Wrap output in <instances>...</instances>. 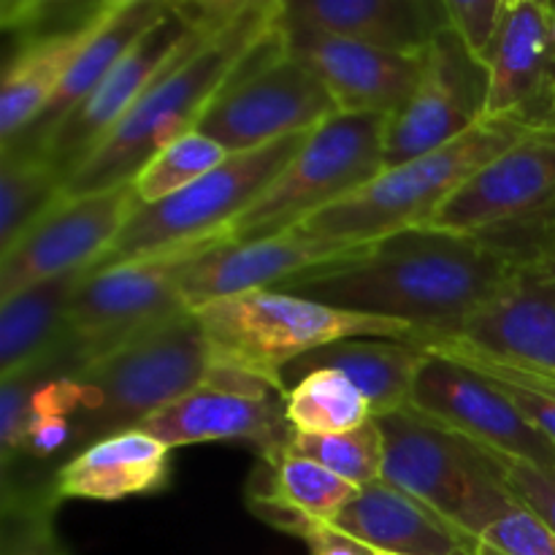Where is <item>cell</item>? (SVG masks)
Instances as JSON below:
<instances>
[{
	"label": "cell",
	"instance_id": "8992f818",
	"mask_svg": "<svg viewBox=\"0 0 555 555\" xmlns=\"http://www.w3.org/2000/svg\"><path fill=\"white\" fill-rule=\"evenodd\" d=\"M529 133L534 130L515 119H480L461 139L415 160L385 168L374 182L352 193L350 198L304 220L298 231L336 242L372 244L390 233L428 225L472 173Z\"/></svg>",
	"mask_w": 555,
	"mask_h": 555
},
{
	"label": "cell",
	"instance_id": "83f0119b",
	"mask_svg": "<svg viewBox=\"0 0 555 555\" xmlns=\"http://www.w3.org/2000/svg\"><path fill=\"white\" fill-rule=\"evenodd\" d=\"M356 493L358 488L352 482L287 448L274 459H260L247 488V504L258 518L293 513L331 524L356 499Z\"/></svg>",
	"mask_w": 555,
	"mask_h": 555
},
{
	"label": "cell",
	"instance_id": "ab89813d",
	"mask_svg": "<svg viewBox=\"0 0 555 555\" xmlns=\"http://www.w3.org/2000/svg\"><path fill=\"white\" fill-rule=\"evenodd\" d=\"M477 369V366H475ZM477 372L488 374L504 393L513 399V404L545 434L547 439L555 444V396L545 393V390L534 388V385H526L520 379L507 377V374H499V372H488V369H477Z\"/></svg>",
	"mask_w": 555,
	"mask_h": 555
},
{
	"label": "cell",
	"instance_id": "5b68a950",
	"mask_svg": "<svg viewBox=\"0 0 555 555\" xmlns=\"http://www.w3.org/2000/svg\"><path fill=\"white\" fill-rule=\"evenodd\" d=\"M209 236L122 263L92 266L70 298L63 339L49 358L57 374H81L146 331L193 309L182 298L184 274L225 244Z\"/></svg>",
	"mask_w": 555,
	"mask_h": 555
},
{
	"label": "cell",
	"instance_id": "c3c4849f",
	"mask_svg": "<svg viewBox=\"0 0 555 555\" xmlns=\"http://www.w3.org/2000/svg\"><path fill=\"white\" fill-rule=\"evenodd\" d=\"M553 25H555V5H553Z\"/></svg>",
	"mask_w": 555,
	"mask_h": 555
},
{
	"label": "cell",
	"instance_id": "e0dca14e",
	"mask_svg": "<svg viewBox=\"0 0 555 555\" xmlns=\"http://www.w3.org/2000/svg\"><path fill=\"white\" fill-rule=\"evenodd\" d=\"M287 52L325 85L341 114L393 117L421 87L426 54L393 52L312 27H282Z\"/></svg>",
	"mask_w": 555,
	"mask_h": 555
},
{
	"label": "cell",
	"instance_id": "44dd1931",
	"mask_svg": "<svg viewBox=\"0 0 555 555\" xmlns=\"http://www.w3.org/2000/svg\"><path fill=\"white\" fill-rule=\"evenodd\" d=\"M276 22L406 54H426L437 36L450 30L442 0H280Z\"/></svg>",
	"mask_w": 555,
	"mask_h": 555
},
{
	"label": "cell",
	"instance_id": "2e32d148",
	"mask_svg": "<svg viewBox=\"0 0 555 555\" xmlns=\"http://www.w3.org/2000/svg\"><path fill=\"white\" fill-rule=\"evenodd\" d=\"M206 36L211 33L195 30L177 11H168L60 125L57 133L36 152H41L63 173V179H68L92 155V150L128 117L141 95Z\"/></svg>",
	"mask_w": 555,
	"mask_h": 555
},
{
	"label": "cell",
	"instance_id": "ba28073f",
	"mask_svg": "<svg viewBox=\"0 0 555 555\" xmlns=\"http://www.w3.org/2000/svg\"><path fill=\"white\" fill-rule=\"evenodd\" d=\"M383 114H334L307 135L285 171L231 222L228 242L293 231L318 211L350 198L385 171Z\"/></svg>",
	"mask_w": 555,
	"mask_h": 555
},
{
	"label": "cell",
	"instance_id": "60d3db41",
	"mask_svg": "<svg viewBox=\"0 0 555 555\" xmlns=\"http://www.w3.org/2000/svg\"><path fill=\"white\" fill-rule=\"evenodd\" d=\"M68 3H74V0H27L25 14H22V22H20V33L38 27L49 14H54V11H60Z\"/></svg>",
	"mask_w": 555,
	"mask_h": 555
},
{
	"label": "cell",
	"instance_id": "d6a6232c",
	"mask_svg": "<svg viewBox=\"0 0 555 555\" xmlns=\"http://www.w3.org/2000/svg\"><path fill=\"white\" fill-rule=\"evenodd\" d=\"M228 155L231 152L225 146L217 144L215 139L204 135L201 130H193V133L182 135L173 144H168L166 150L157 152L141 168L139 177L133 179L135 195H139L141 204H155V201L168 198V195L193 184L204 173H209L222 160H228Z\"/></svg>",
	"mask_w": 555,
	"mask_h": 555
},
{
	"label": "cell",
	"instance_id": "52a82bcc",
	"mask_svg": "<svg viewBox=\"0 0 555 555\" xmlns=\"http://www.w3.org/2000/svg\"><path fill=\"white\" fill-rule=\"evenodd\" d=\"M385 439L383 480L431 507L469 540L520 502L502 459L475 439L415 410L377 417Z\"/></svg>",
	"mask_w": 555,
	"mask_h": 555
},
{
	"label": "cell",
	"instance_id": "f6af8a7d",
	"mask_svg": "<svg viewBox=\"0 0 555 555\" xmlns=\"http://www.w3.org/2000/svg\"><path fill=\"white\" fill-rule=\"evenodd\" d=\"M455 555H475V542H472L469 547H464V551H459Z\"/></svg>",
	"mask_w": 555,
	"mask_h": 555
},
{
	"label": "cell",
	"instance_id": "7c38bea8",
	"mask_svg": "<svg viewBox=\"0 0 555 555\" xmlns=\"http://www.w3.org/2000/svg\"><path fill=\"white\" fill-rule=\"evenodd\" d=\"M141 206L133 182L87 195H60L0 253V301L14 293L103 260Z\"/></svg>",
	"mask_w": 555,
	"mask_h": 555
},
{
	"label": "cell",
	"instance_id": "484cf974",
	"mask_svg": "<svg viewBox=\"0 0 555 555\" xmlns=\"http://www.w3.org/2000/svg\"><path fill=\"white\" fill-rule=\"evenodd\" d=\"M168 11H171V3H168V0H141V3L112 11L108 20L103 22L101 30L95 33V38L81 49L76 63L70 65L63 85L57 87V92H54L52 101L47 103V108L38 114L36 122L25 130V135H20L11 146L41 150V146L57 133L60 125L81 106V101L112 74L114 65H117L119 60L139 43V38L144 36L150 27H155ZM11 146H3V150H11Z\"/></svg>",
	"mask_w": 555,
	"mask_h": 555
},
{
	"label": "cell",
	"instance_id": "4316f807",
	"mask_svg": "<svg viewBox=\"0 0 555 555\" xmlns=\"http://www.w3.org/2000/svg\"><path fill=\"white\" fill-rule=\"evenodd\" d=\"M90 269L92 266H87L36 282L0 301V377L27 372L54 356L63 339L70 298Z\"/></svg>",
	"mask_w": 555,
	"mask_h": 555
},
{
	"label": "cell",
	"instance_id": "cb8c5ba5",
	"mask_svg": "<svg viewBox=\"0 0 555 555\" xmlns=\"http://www.w3.org/2000/svg\"><path fill=\"white\" fill-rule=\"evenodd\" d=\"M108 14L112 11L95 3V9L76 27L49 36H33L30 41L22 43L20 52L5 65L3 85H0V150L14 144L36 122L38 114L63 85L81 49L95 38Z\"/></svg>",
	"mask_w": 555,
	"mask_h": 555
},
{
	"label": "cell",
	"instance_id": "3957f363",
	"mask_svg": "<svg viewBox=\"0 0 555 555\" xmlns=\"http://www.w3.org/2000/svg\"><path fill=\"white\" fill-rule=\"evenodd\" d=\"M215 369L247 374L285 393L282 372L307 352L352 336L415 339L406 323L345 312L282 291H253L193 309Z\"/></svg>",
	"mask_w": 555,
	"mask_h": 555
},
{
	"label": "cell",
	"instance_id": "7402d4cb",
	"mask_svg": "<svg viewBox=\"0 0 555 555\" xmlns=\"http://www.w3.org/2000/svg\"><path fill=\"white\" fill-rule=\"evenodd\" d=\"M171 482V450L141 428L90 444L54 469V496L122 502L150 496Z\"/></svg>",
	"mask_w": 555,
	"mask_h": 555
},
{
	"label": "cell",
	"instance_id": "ffe728a7",
	"mask_svg": "<svg viewBox=\"0 0 555 555\" xmlns=\"http://www.w3.org/2000/svg\"><path fill=\"white\" fill-rule=\"evenodd\" d=\"M486 117L515 119L555 133L553 9L529 0L509 11L486 54Z\"/></svg>",
	"mask_w": 555,
	"mask_h": 555
},
{
	"label": "cell",
	"instance_id": "f1b7e54d",
	"mask_svg": "<svg viewBox=\"0 0 555 555\" xmlns=\"http://www.w3.org/2000/svg\"><path fill=\"white\" fill-rule=\"evenodd\" d=\"M63 173L41 152L0 150V253L63 195Z\"/></svg>",
	"mask_w": 555,
	"mask_h": 555
},
{
	"label": "cell",
	"instance_id": "b9f144b4",
	"mask_svg": "<svg viewBox=\"0 0 555 555\" xmlns=\"http://www.w3.org/2000/svg\"><path fill=\"white\" fill-rule=\"evenodd\" d=\"M25 5L27 0H0V20H3L5 30H20Z\"/></svg>",
	"mask_w": 555,
	"mask_h": 555
},
{
	"label": "cell",
	"instance_id": "bcb514c9",
	"mask_svg": "<svg viewBox=\"0 0 555 555\" xmlns=\"http://www.w3.org/2000/svg\"><path fill=\"white\" fill-rule=\"evenodd\" d=\"M537 3H542V5H547V9H553L555 0H537Z\"/></svg>",
	"mask_w": 555,
	"mask_h": 555
},
{
	"label": "cell",
	"instance_id": "f546056e",
	"mask_svg": "<svg viewBox=\"0 0 555 555\" xmlns=\"http://www.w3.org/2000/svg\"><path fill=\"white\" fill-rule=\"evenodd\" d=\"M285 415L296 434H341L372 421V406L350 377L314 369L285 393Z\"/></svg>",
	"mask_w": 555,
	"mask_h": 555
},
{
	"label": "cell",
	"instance_id": "7dc6e473",
	"mask_svg": "<svg viewBox=\"0 0 555 555\" xmlns=\"http://www.w3.org/2000/svg\"><path fill=\"white\" fill-rule=\"evenodd\" d=\"M168 3H171V9H177V5L184 3V0H168Z\"/></svg>",
	"mask_w": 555,
	"mask_h": 555
},
{
	"label": "cell",
	"instance_id": "9c48e42d",
	"mask_svg": "<svg viewBox=\"0 0 555 555\" xmlns=\"http://www.w3.org/2000/svg\"><path fill=\"white\" fill-rule=\"evenodd\" d=\"M309 133L285 135L258 150L228 155V160L179 193L155 204H141L114 247L95 266L144 258L220 233L225 236L228 225L236 222L285 171Z\"/></svg>",
	"mask_w": 555,
	"mask_h": 555
},
{
	"label": "cell",
	"instance_id": "603a6c76",
	"mask_svg": "<svg viewBox=\"0 0 555 555\" xmlns=\"http://www.w3.org/2000/svg\"><path fill=\"white\" fill-rule=\"evenodd\" d=\"M331 524L379 555H455L475 542L388 480L358 488Z\"/></svg>",
	"mask_w": 555,
	"mask_h": 555
},
{
	"label": "cell",
	"instance_id": "8d00e7d4",
	"mask_svg": "<svg viewBox=\"0 0 555 555\" xmlns=\"http://www.w3.org/2000/svg\"><path fill=\"white\" fill-rule=\"evenodd\" d=\"M499 459H502L515 496L555 531V466L529 464V461L507 459V455H499Z\"/></svg>",
	"mask_w": 555,
	"mask_h": 555
},
{
	"label": "cell",
	"instance_id": "8fae6325",
	"mask_svg": "<svg viewBox=\"0 0 555 555\" xmlns=\"http://www.w3.org/2000/svg\"><path fill=\"white\" fill-rule=\"evenodd\" d=\"M334 114H339L336 101L323 81L287 52L276 22L211 101L198 130L236 155L285 135L309 133Z\"/></svg>",
	"mask_w": 555,
	"mask_h": 555
},
{
	"label": "cell",
	"instance_id": "7a4b0ae2",
	"mask_svg": "<svg viewBox=\"0 0 555 555\" xmlns=\"http://www.w3.org/2000/svg\"><path fill=\"white\" fill-rule=\"evenodd\" d=\"M271 27L276 11H253L195 43L65 179L63 193L87 195L133 182L157 152L198 130L211 101Z\"/></svg>",
	"mask_w": 555,
	"mask_h": 555
},
{
	"label": "cell",
	"instance_id": "6da1fadb",
	"mask_svg": "<svg viewBox=\"0 0 555 555\" xmlns=\"http://www.w3.org/2000/svg\"><path fill=\"white\" fill-rule=\"evenodd\" d=\"M515 266L513 255L480 236L410 228L377 238L345 263L293 276L276 291L406 323L417 336H453L499 296Z\"/></svg>",
	"mask_w": 555,
	"mask_h": 555
},
{
	"label": "cell",
	"instance_id": "d6986e66",
	"mask_svg": "<svg viewBox=\"0 0 555 555\" xmlns=\"http://www.w3.org/2000/svg\"><path fill=\"white\" fill-rule=\"evenodd\" d=\"M369 244L312 236L298 228L253 242H225L184 274L182 298L190 309L253 291H276L293 276L320 266L345 263Z\"/></svg>",
	"mask_w": 555,
	"mask_h": 555
},
{
	"label": "cell",
	"instance_id": "7bdbcfd3",
	"mask_svg": "<svg viewBox=\"0 0 555 555\" xmlns=\"http://www.w3.org/2000/svg\"><path fill=\"white\" fill-rule=\"evenodd\" d=\"M133 3H141V0H98V5L108 11H119L125 9V5H133Z\"/></svg>",
	"mask_w": 555,
	"mask_h": 555
},
{
	"label": "cell",
	"instance_id": "1f68e13d",
	"mask_svg": "<svg viewBox=\"0 0 555 555\" xmlns=\"http://www.w3.org/2000/svg\"><path fill=\"white\" fill-rule=\"evenodd\" d=\"M57 502L52 486L3 488L0 555H70L54 526Z\"/></svg>",
	"mask_w": 555,
	"mask_h": 555
},
{
	"label": "cell",
	"instance_id": "277c9868",
	"mask_svg": "<svg viewBox=\"0 0 555 555\" xmlns=\"http://www.w3.org/2000/svg\"><path fill=\"white\" fill-rule=\"evenodd\" d=\"M209 345L195 312H184L114 350L79 383L68 459L114 434L133 431L168 404L215 377Z\"/></svg>",
	"mask_w": 555,
	"mask_h": 555
},
{
	"label": "cell",
	"instance_id": "f35d334b",
	"mask_svg": "<svg viewBox=\"0 0 555 555\" xmlns=\"http://www.w3.org/2000/svg\"><path fill=\"white\" fill-rule=\"evenodd\" d=\"M285 534H293L298 537V540L307 542L309 553L312 555H379L369 545H363L361 540L347 534V531L336 529L328 520H314L298 515Z\"/></svg>",
	"mask_w": 555,
	"mask_h": 555
},
{
	"label": "cell",
	"instance_id": "5bb4252c",
	"mask_svg": "<svg viewBox=\"0 0 555 555\" xmlns=\"http://www.w3.org/2000/svg\"><path fill=\"white\" fill-rule=\"evenodd\" d=\"M488 68L450 27L426 52L421 87L385 125V168L439 150L486 119Z\"/></svg>",
	"mask_w": 555,
	"mask_h": 555
},
{
	"label": "cell",
	"instance_id": "d590c367",
	"mask_svg": "<svg viewBox=\"0 0 555 555\" xmlns=\"http://www.w3.org/2000/svg\"><path fill=\"white\" fill-rule=\"evenodd\" d=\"M450 27L486 63V54L502 25V0H442Z\"/></svg>",
	"mask_w": 555,
	"mask_h": 555
},
{
	"label": "cell",
	"instance_id": "ac0fdd59",
	"mask_svg": "<svg viewBox=\"0 0 555 555\" xmlns=\"http://www.w3.org/2000/svg\"><path fill=\"white\" fill-rule=\"evenodd\" d=\"M453 339L555 379V231L520 258L499 296Z\"/></svg>",
	"mask_w": 555,
	"mask_h": 555
},
{
	"label": "cell",
	"instance_id": "74e56055",
	"mask_svg": "<svg viewBox=\"0 0 555 555\" xmlns=\"http://www.w3.org/2000/svg\"><path fill=\"white\" fill-rule=\"evenodd\" d=\"M276 5L280 0H184L173 11L195 30L217 33L236 22L238 16L253 14V11H276Z\"/></svg>",
	"mask_w": 555,
	"mask_h": 555
},
{
	"label": "cell",
	"instance_id": "9a60e30c",
	"mask_svg": "<svg viewBox=\"0 0 555 555\" xmlns=\"http://www.w3.org/2000/svg\"><path fill=\"white\" fill-rule=\"evenodd\" d=\"M139 428L168 450L201 442H249L260 450V459H274L293 439L285 393L228 369H217L209 383L168 404Z\"/></svg>",
	"mask_w": 555,
	"mask_h": 555
},
{
	"label": "cell",
	"instance_id": "ee69618b",
	"mask_svg": "<svg viewBox=\"0 0 555 555\" xmlns=\"http://www.w3.org/2000/svg\"><path fill=\"white\" fill-rule=\"evenodd\" d=\"M524 3H529V0H502V14L507 16L509 11L520 9V5H524Z\"/></svg>",
	"mask_w": 555,
	"mask_h": 555
},
{
	"label": "cell",
	"instance_id": "e575fe53",
	"mask_svg": "<svg viewBox=\"0 0 555 555\" xmlns=\"http://www.w3.org/2000/svg\"><path fill=\"white\" fill-rule=\"evenodd\" d=\"M38 377H41V366L0 377V472H3V480L14 475V466L22 459Z\"/></svg>",
	"mask_w": 555,
	"mask_h": 555
},
{
	"label": "cell",
	"instance_id": "d4e9b609",
	"mask_svg": "<svg viewBox=\"0 0 555 555\" xmlns=\"http://www.w3.org/2000/svg\"><path fill=\"white\" fill-rule=\"evenodd\" d=\"M426 352L412 341L383 339V336H352L318 347L282 372L285 393L314 369H336L356 383L363 399L372 406L374 417L393 415L410 406L415 377L421 372Z\"/></svg>",
	"mask_w": 555,
	"mask_h": 555
},
{
	"label": "cell",
	"instance_id": "30bf717a",
	"mask_svg": "<svg viewBox=\"0 0 555 555\" xmlns=\"http://www.w3.org/2000/svg\"><path fill=\"white\" fill-rule=\"evenodd\" d=\"M423 228L480 236L515 260L555 231V133L534 130L472 173Z\"/></svg>",
	"mask_w": 555,
	"mask_h": 555
},
{
	"label": "cell",
	"instance_id": "4fadbf2b",
	"mask_svg": "<svg viewBox=\"0 0 555 555\" xmlns=\"http://www.w3.org/2000/svg\"><path fill=\"white\" fill-rule=\"evenodd\" d=\"M426 352V350H423ZM410 410L475 439L496 455L555 466V444L488 374L444 352H426Z\"/></svg>",
	"mask_w": 555,
	"mask_h": 555
},
{
	"label": "cell",
	"instance_id": "836d02e7",
	"mask_svg": "<svg viewBox=\"0 0 555 555\" xmlns=\"http://www.w3.org/2000/svg\"><path fill=\"white\" fill-rule=\"evenodd\" d=\"M475 555H555V531L518 502L475 540Z\"/></svg>",
	"mask_w": 555,
	"mask_h": 555
},
{
	"label": "cell",
	"instance_id": "4dcf8cb0",
	"mask_svg": "<svg viewBox=\"0 0 555 555\" xmlns=\"http://www.w3.org/2000/svg\"><path fill=\"white\" fill-rule=\"evenodd\" d=\"M287 448L339 475L356 488L383 480L385 439L377 417L341 434H296Z\"/></svg>",
	"mask_w": 555,
	"mask_h": 555
}]
</instances>
